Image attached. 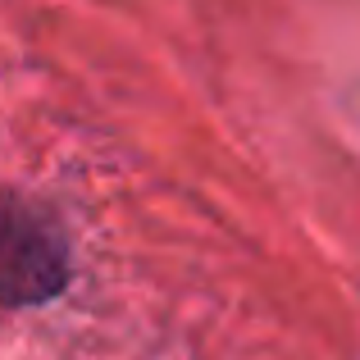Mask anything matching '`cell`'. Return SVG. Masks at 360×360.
Instances as JSON below:
<instances>
[{
    "mask_svg": "<svg viewBox=\"0 0 360 360\" xmlns=\"http://www.w3.org/2000/svg\"><path fill=\"white\" fill-rule=\"evenodd\" d=\"M73 278L60 224L14 187H0V306L32 310L55 301Z\"/></svg>",
    "mask_w": 360,
    "mask_h": 360,
    "instance_id": "1",
    "label": "cell"
}]
</instances>
